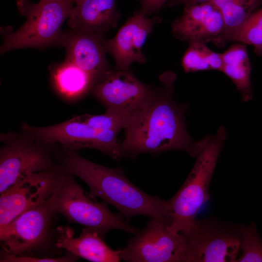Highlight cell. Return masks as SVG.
I'll use <instances>...</instances> for the list:
<instances>
[{"mask_svg":"<svg viewBox=\"0 0 262 262\" xmlns=\"http://www.w3.org/2000/svg\"><path fill=\"white\" fill-rule=\"evenodd\" d=\"M176 79L172 71L164 73L160 76L163 86L155 89L150 100L128 119L124 139L119 145L121 158L171 150L196 157L201 141H194L186 130L188 104L179 103L174 98Z\"/></svg>","mask_w":262,"mask_h":262,"instance_id":"6da1fadb","label":"cell"},{"mask_svg":"<svg viewBox=\"0 0 262 262\" xmlns=\"http://www.w3.org/2000/svg\"><path fill=\"white\" fill-rule=\"evenodd\" d=\"M55 158L60 171L76 176L89 186V195L115 207L128 222L136 215L160 219L169 225L167 201L149 195L125 175L122 167L110 168L86 159L77 151L59 145Z\"/></svg>","mask_w":262,"mask_h":262,"instance_id":"7a4b0ae2","label":"cell"},{"mask_svg":"<svg viewBox=\"0 0 262 262\" xmlns=\"http://www.w3.org/2000/svg\"><path fill=\"white\" fill-rule=\"evenodd\" d=\"M227 137L224 126L215 134L207 135L186 180L176 194L167 200L170 228L180 232L196 220L201 206L209 199V186L217 161Z\"/></svg>","mask_w":262,"mask_h":262,"instance_id":"3957f363","label":"cell"},{"mask_svg":"<svg viewBox=\"0 0 262 262\" xmlns=\"http://www.w3.org/2000/svg\"><path fill=\"white\" fill-rule=\"evenodd\" d=\"M16 3L26 20L15 31L11 27H1L3 40L1 54L19 49L60 46L63 24L74 7L72 0H39L37 3L17 0Z\"/></svg>","mask_w":262,"mask_h":262,"instance_id":"277c9868","label":"cell"},{"mask_svg":"<svg viewBox=\"0 0 262 262\" xmlns=\"http://www.w3.org/2000/svg\"><path fill=\"white\" fill-rule=\"evenodd\" d=\"M54 213L61 214L70 223L97 232L104 239L112 229L136 234L140 230L124 220L121 213L110 211L105 202H99L87 193L71 174L63 173L53 193Z\"/></svg>","mask_w":262,"mask_h":262,"instance_id":"5b68a950","label":"cell"},{"mask_svg":"<svg viewBox=\"0 0 262 262\" xmlns=\"http://www.w3.org/2000/svg\"><path fill=\"white\" fill-rule=\"evenodd\" d=\"M5 136L0 149V195L30 174L58 167L54 156L57 144L40 142L22 132Z\"/></svg>","mask_w":262,"mask_h":262,"instance_id":"8992f818","label":"cell"},{"mask_svg":"<svg viewBox=\"0 0 262 262\" xmlns=\"http://www.w3.org/2000/svg\"><path fill=\"white\" fill-rule=\"evenodd\" d=\"M21 132L29 137L45 144H58L78 151L90 148L99 150L118 160V131L102 130L80 122L74 116L66 121L46 127H35L23 123Z\"/></svg>","mask_w":262,"mask_h":262,"instance_id":"52a82bcc","label":"cell"},{"mask_svg":"<svg viewBox=\"0 0 262 262\" xmlns=\"http://www.w3.org/2000/svg\"><path fill=\"white\" fill-rule=\"evenodd\" d=\"M184 236L183 262H234L240 251V229L196 220Z\"/></svg>","mask_w":262,"mask_h":262,"instance_id":"ba28073f","label":"cell"},{"mask_svg":"<svg viewBox=\"0 0 262 262\" xmlns=\"http://www.w3.org/2000/svg\"><path fill=\"white\" fill-rule=\"evenodd\" d=\"M121 260L130 262H183L184 239L164 221L151 218L145 228L119 249Z\"/></svg>","mask_w":262,"mask_h":262,"instance_id":"9c48e42d","label":"cell"},{"mask_svg":"<svg viewBox=\"0 0 262 262\" xmlns=\"http://www.w3.org/2000/svg\"><path fill=\"white\" fill-rule=\"evenodd\" d=\"M155 91L140 82L130 70L115 68L95 82L91 91L106 112L128 120L150 100Z\"/></svg>","mask_w":262,"mask_h":262,"instance_id":"30bf717a","label":"cell"},{"mask_svg":"<svg viewBox=\"0 0 262 262\" xmlns=\"http://www.w3.org/2000/svg\"><path fill=\"white\" fill-rule=\"evenodd\" d=\"M52 201L53 194L48 200L22 213L0 229L2 251L14 255H24L45 245L56 215Z\"/></svg>","mask_w":262,"mask_h":262,"instance_id":"8fae6325","label":"cell"},{"mask_svg":"<svg viewBox=\"0 0 262 262\" xmlns=\"http://www.w3.org/2000/svg\"><path fill=\"white\" fill-rule=\"evenodd\" d=\"M62 173L58 165L52 170L30 174L1 194L0 229L22 213L48 200Z\"/></svg>","mask_w":262,"mask_h":262,"instance_id":"7c38bea8","label":"cell"},{"mask_svg":"<svg viewBox=\"0 0 262 262\" xmlns=\"http://www.w3.org/2000/svg\"><path fill=\"white\" fill-rule=\"evenodd\" d=\"M161 20L159 16L149 17L135 12L113 38L105 40L106 51L113 56L115 68L129 70L133 62L143 64L146 62L142 47L154 26Z\"/></svg>","mask_w":262,"mask_h":262,"instance_id":"4fadbf2b","label":"cell"},{"mask_svg":"<svg viewBox=\"0 0 262 262\" xmlns=\"http://www.w3.org/2000/svg\"><path fill=\"white\" fill-rule=\"evenodd\" d=\"M105 36L79 30L64 32L60 46L65 48L66 59L87 73L94 83L112 68L106 57Z\"/></svg>","mask_w":262,"mask_h":262,"instance_id":"5bb4252c","label":"cell"},{"mask_svg":"<svg viewBox=\"0 0 262 262\" xmlns=\"http://www.w3.org/2000/svg\"><path fill=\"white\" fill-rule=\"evenodd\" d=\"M220 11L211 2L184 6L181 16L172 24V32L177 39L204 43L217 41L224 30Z\"/></svg>","mask_w":262,"mask_h":262,"instance_id":"9a60e30c","label":"cell"},{"mask_svg":"<svg viewBox=\"0 0 262 262\" xmlns=\"http://www.w3.org/2000/svg\"><path fill=\"white\" fill-rule=\"evenodd\" d=\"M68 226L56 229V248L64 249L79 258L94 262H118L119 250L110 247L96 231L84 227L80 236Z\"/></svg>","mask_w":262,"mask_h":262,"instance_id":"2e32d148","label":"cell"},{"mask_svg":"<svg viewBox=\"0 0 262 262\" xmlns=\"http://www.w3.org/2000/svg\"><path fill=\"white\" fill-rule=\"evenodd\" d=\"M120 16L116 0H84L73 7L67 24L71 29L105 36L117 27Z\"/></svg>","mask_w":262,"mask_h":262,"instance_id":"e0dca14e","label":"cell"},{"mask_svg":"<svg viewBox=\"0 0 262 262\" xmlns=\"http://www.w3.org/2000/svg\"><path fill=\"white\" fill-rule=\"evenodd\" d=\"M246 44L237 43L221 54L223 66L221 71L235 85L245 102L253 98L250 75L251 68Z\"/></svg>","mask_w":262,"mask_h":262,"instance_id":"ac0fdd59","label":"cell"},{"mask_svg":"<svg viewBox=\"0 0 262 262\" xmlns=\"http://www.w3.org/2000/svg\"><path fill=\"white\" fill-rule=\"evenodd\" d=\"M53 84L61 95L68 99H76L91 91L93 79L86 72L66 59L51 70Z\"/></svg>","mask_w":262,"mask_h":262,"instance_id":"d6986e66","label":"cell"},{"mask_svg":"<svg viewBox=\"0 0 262 262\" xmlns=\"http://www.w3.org/2000/svg\"><path fill=\"white\" fill-rule=\"evenodd\" d=\"M220 11L224 20L223 32L215 43L221 47L262 4V0H211Z\"/></svg>","mask_w":262,"mask_h":262,"instance_id":"ffe728a7","label":"cell"},{"mask_svg":"<svg viewBox=\"0 0 262 262\" xmlns=\"http://www.w3.org/2000/svg\"><path fill=\"white\" fill-rule=\"evenodd\" d=\"M188 43L189 46L181 60V66L185 72L207 70L221 71L223 62L221 53L213 51L201 41Z\"/></svg>","mask_w":262,"mask_h":262,"instance_id":"44dd1931","label":"cell"},{"mask_svg":"<svg viewBox=\"0 0 262 262\" xmlns=\"http://www.w3.org/2000/svg\"><path fill=\"white\" fill-rule=\"evenodd\" d=\"M240 251L237 262H262V240L253 222L240 229Z\"/></svg>","mask_w":262,"mask_h":262,"instance_id":"7402d4cb","label":"cell"},{"mask_svg":"<svg viewBox=\"0 0 262 262\" xmlns=\"http://www.w3.org/2000/svg\"><path fill=\"white\" fill-rule=\"evenodd\" d=\"M237 41L254 47L256 50L262 45V8L254 12L244 24L227 40L226 43Z\"/></svg>","mask_w":262,"mask_h":262,"instance_id":"603a6c76","label":"cell"},{"mask_svg":"<svg viewBox=\"0 0 262 262\" xmlns=\"http://www.w3.org/2000/svg\"><path fill=\"white\" fill-rule=\"evenodd\" d=\"M79 121L99 130L119 131L123 129L127 120L116 114L106 112L101 115L85 114L74 116Z\"/></svg>","mask_w":262,"mask_h":262,"instance_id":"cb8c5ba5","label":"cell"},{"mask_svg":"<svg viewBox=\"0 0 262 262\" xmlns=\"http://www.w3.org/2000/svg\"><path fill=\"white\" fill-rule=\"evenodd\" d=\"M80 258L66 251L61 257L49 258L29 256L25 255H14L3 251L0 254V262H71L77 261Z\"/></svg>","mask_w":262,"mask_h":262,"instance_id":"d4e9b609","label":"cell"},{"mask_svg":"<svg viewBox=\"0 0 262 262\" xmlns=\"http://www.w3.org/2000/svg\"><path fill=\"white\" fill-rule=\"evenodd\" d=\"M140 4V9L137 11L139 14L146 16L158 12L161 8L170 0H138Z\"/></svg>","mask_w":262,"mask_h":262,"instance_id":"484cf974","label":"cell"},{"mask_svg":"<svg viewBox=\"0 0 262 262\" xmlns=\"http://www.w3.org/2000/svg\"><path fill=\"white\" fill-rule=\"evenodd\" d=\"M211 0H170L164 6H171L182 4L184 6L207 2Z\"/></svg>","mask_w":262,"mask_h":262,"instance_id":"4316f807","label":"cell"},{"mask_svg":"<svg viewBox=\"0 0 262 262\" xmlns=\"http://www.w3.org/2000/svg\"><path fill=\"white\" fill-rule=\"evenodd\" d=\"M255 53L258 56H261L262 54V45L256 50H254Z\"/></svg>","mask_w":262,"mask_h":262,"instance_id":"83f0119b","label":"cell"},{"mask_svg":"<svg viewBox=\"0 0 262 262\" xmlns=\"http://www.w3.org/2000/svg\"><path fill=\"white\" fill-rule=\"evenodd\" d=\"M72 0L73 1L74 3H76V4H77L81 3L84 0Z\"/></svg>","mask_w":262,"mask_h":262,"instance_id":"f1b7e54d","label":"cell"}]
</instances>
